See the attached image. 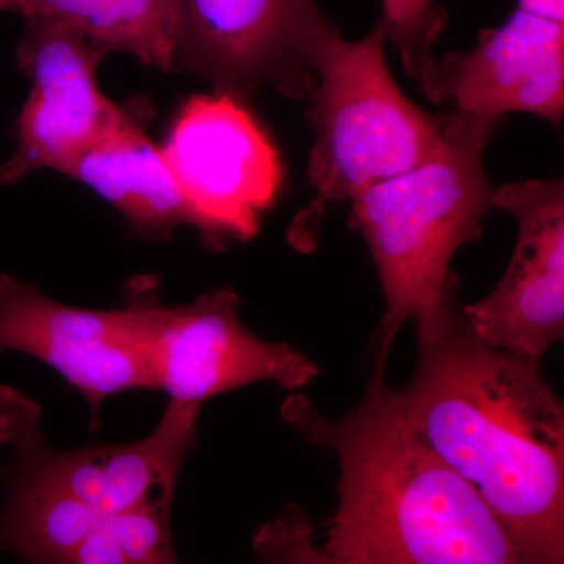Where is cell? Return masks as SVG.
Returning a JSON list of instances; mask_svg holds the SVG:
<instances>
[{
    "instance_id": "8",
    "label": "cell",
    "mask_w": 564,
    "mask_h": 564,
    "mask_svg": "<svg viewBox=\"0 0 564 564\" xmlns=\"http://www.w3.org/2000/svg\"><path fill=\"white\" fill-rule=\"evenodd\" d=\"M232 289L207 292L182 306L159 303L154 282L144 288V326L154 388L174 402L203 406L214 397L252 383L272 381L303 388L317 364L285 343L251 333L239 315Z\"/></svg>"
},
{
    "instance_id": "1",
    "label": "cell",
    "mask_w": 564,
    "mask_h": 564,
    "mask_svg": "<svg viewBox=\"0 0 564 564\" xmlns=\"http://www.w3.org/2000/svg\"><path fill=\"white\" fill-rule=\"evenodd\" d=\"M448 289L415 318L419 361L388 388L404 421L480 492L524 563L564 562V408L540 361L477 336Z\"/></svg>"
},
{
    "instance_id": "4",
    "label": "cell",
    "mask_w": 564,
    "mask_h": 564,
    "mask_svg": "<svg viewBox=\"0 0 564 564\" xmlns=\"http://www.w3.org/2000/svg\"><path fill=\"white\" fill-rule=\"evenodd\" d=\"M386 43L383 21L362 40H344L332 25L318 40L307 113L315 132L307 177L315 196L289 229L300 250L315 243L328 206L351 202L443 151L447 115L408 99L389 69Z\"/></svg>"
},
{
    "instance_id": "5",
    "label": "cell",
    "mask_w": 564,
    "mask_h": 564,
    "mask_svg": "<svg viewBox=\"0 0 564 564\" xmlns=\"http://www.w3.org/2000/svg\"><path fill=\"white\" fill-rule=\"evenodd\" d=\"M173 68L250 104L272 85L310 98L315 51L328 28L315 0H173Z\"/></svg>"
},
{
    "instance_id": "16",
    "label": "cell",
    "mask_w": 564,
    "mask_h": 564,
    "mask_svg": "<svg viewBox=\"0 0 564 564\" xmlns=\"http://www.w3.org/2000/svg\"><path fill=\"white\" fill-rule=\"evenodd\" d=\"M436 0H383V24L388 40L400 52L404 68L421 84L433 68V43L443 18Z\"/></svg>"
},
{
    "instance_id": "15",
    "label": "cell",
    "mask_w": 564,
    "mask_h": 564,
    "mask_svg": "<svg viewBox=\"0 0 564 564\" xmlns=\"http://www.w3.org/2000/svg\"><path fill=\"white\" fill-rule=\"evenodd\" d=\"M0 11L62 21L109 54L124 52L144 66L173 68V0H0Z\"/></svg>"
},
{
    "instance_id": "6",
    "label": "cell",
    "mask_w": 564,
    "mask_h": 564,
    "mask_svg": "<svg viewBox=\"0 0 564 564\" xmlns=\"http://www.w3.org/2000/svg\"><path fill=\"white\" fill-rule=\"evenodd\" d=\"M161 151L207 242L259 232L280 193L282 163L245 104L218 93L188 99Z\"/></svg>"
},
{
    "instance_id": "13",
    "label": "cell",
    "mask_w": 564,
    "mask_h": 564,
    "mask_svg": "<svg viewBox=\"0 0 564 564\" xmlns=\"http://www.w3.org/2000/svg\"><path fill=\"white\" fill-rule=\"evenodd\" d=\"M202 406L170 400L154 432L124 445L84 448L87 503L99 514L159 510L170 513L185 456L196 440Z\"/></svg>"
},
{
    "instance_id": "2",
    "label": "cell",
    "mask_w": 564,
    "mask_h": 564,
    "mask_svg": "<svg viewBox=\"0 0 564 564\" xmlns=\"http://www.w3.org/2000/svg\"><path fill=\"white\" fill-rule=\"evenodd\" d=\"M383 377L378 364L361 404L340 422L306 400L285 403V419L340 463L339 507L318 562L524 563L480 492L393 408Z\"/></svg>"
},
{
    "instance_id": "10",
    "label": "cell",
    "mask_w": 564,
    "mask_h": 564,
    "mask_svg": "<svg viewBox=\"0 0 564 564\" xmlns=\"http://www.w3.org/2000/svg\"><path fill=\"white\" fill-rule=\"evenodd\" d=\"M492 206L513 215L518 243L502 280L464 317L484 343L540 361L564 336V182L503 185Z\"/></svg>"
},
{
    "instance_id": "18",
    "label": "cell",
    "mask_w": 564,
    "mask_h": 564,
    "mask_svg": "<svg viewBox=\"0 0 564 564\" xmlns=\"http://www.w3.org/2000/svg\"><path fill=\"white\" fill-rule=\"evenodd\" d=\"M519 10L547 20L564 22V0H518Z\"/></svg>"
},
{
    "instance_id": "12",
    "label": "cell",
    "mask_w": 564,
    "mask_h": 564,
    "mask_svg": "<svg viewBox=\"0 0 564 564\" xmlns=\"http://www.w3.org/2000/svg\"><path fill=\"white\" fill-rule=\"evenodd\" d=\"M151 117L144 111L63 174L98 193L140 232L165 236L184 223L193 225V215L161 148L148 139Z\"/></svg>"
},
{
    "instance_id": "14",
    "label": "cell",
    "mask_w": 564,
    "mask_h": 564,
    "mask_svg": "<svg viewBox=\"0 0 564 564\" xmlns=\"http://www.w3.org/2000/svg\"><path fill=\"white\" fill-rule=\"evenodd\" d=\"M6 507L0 551L35 563H69L99 513L58 486L10 463L0 469Z\"/></svg>"
},
{
    "instance_id": "11",
    "label": "cell",
    "mask_w": 564,
    "mask_h": 564,
    "mask_svg": "<svg viewBox=\"0 0 564 564\" xmlns=\"http://www.w3.org/2000/svg\"><path fill=\"white\" fill-rule=\"evenodd\" d=\"M433 102L500 120L525 111L558 124L564 113V22L516 10L467 52L434 63L421 82Z\"/></svg>"
},
{
    "instance_id": "17",
    "label": "cell",
    "mask_w": 564,
    "mask_h": 564,
    "mask_svg": "<svg viewBox=\"0 0 564 564\" xmlns=\"http://www.w3.org/2000/svg\"><path fill=\"white\" fill-rule=\"evenodd\" d=\"M102 522L124 564L176 562L170 534V513L141 508L102 516Z\"/></svg>"
},
{
    "instance_id": "9",
    "label": "cell",
    "mask_w": 564,
    "mask_h": 564,
    "mask_svg": "<svg viewBox=\"0 0 564 564\" xmlns=\"http://www.w3.org/2000/svg\"><path fill=\"white\" fill-rule=\"evenodd\" d=\"M6 351L33 356L61 373L87 400L96 429L104 400L155 389L144 282L120 310L96 311L55 302L39 284L0 273V355Z\"/></svg>"
},
{
    "instance_id": "3",
    "label": "cell",
    "mask_w": 564,
    "mask_h": 564,
    "mask_svg": "<svg viewBox=\"0 0 564 564\" xmlns=\"http://www.w3.org/2000/svg\"><path fill=\"white\" fill-rule=\"evenodd\" d=\"M497 121L455 110L436 158L351 199V225L369 247L386 302L378 361L386 362L404 322L432 310L456 285L448 270L455 252L484 234L494 192L484 151Z\"/></svg>"
},
{
    "instance_id": "7",
    "label": "cell",
    "mask_w": 564,
    "mask_h": 564,
    "mask_svg": "<svg viewBox=\"0 0 564 564\" xmlns=\"http://www.w3.org/2000/svg\"><path fill=\"white\" fill-rule=\"evenodd\" d=\"M107 55L65 22L28 20L17 61L33 88L18 120L17 150L0 166V184H17L43 169L63 174L84 152L150 110L143 102L120 107L102 95L96 70Z\"/></svg>"
}]
</instances>
